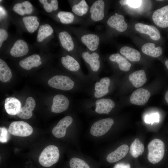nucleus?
Segmentation results:
<instances>
[{"instance_id": "obj_37", "label": "nucleus", "mask_w": 168, "mask_h": 168, "mask_svg": "<svg viewBox=\"0 0 168 168\" xmlns=\"http://www.w3.org/2000/svg\"><path fill=\"white\" fill-rule=\"evenodd\" d=\"M0 141L1 142H6L9 138V135L7 128L5 127H0Z\"/></svg>"}, {"instance_id": "obj_18", "label": "nucleus", "mask_w": 168, "mask_h": 168, "mask_svg": "<svg viewBox=\"0 0 168 168\" xmlns=\"http://www.w3.org/2000/svg\"><path fill=\"white\" fill-rule=\"evenodd\" d=\"M39 55L34 54L21 60L19 63L20 66L24 69L29 70L33 68L37 67L40 65L42 62Z\"/></svg>"}, {"instance_id": "obj_5", "label": "nucleus", "mask_w": 168, "mask_h": 168, "mask_svg": "<svg viewBox=\"0 0 168 168\" xmlns=\"http://www.w3.org/2000/svg\"><path fill=\"white\" fill-rule=\"evenodd\" d=\"M114 123L111 118L100 119L93 124L90 129L91 133L93 136L100 137L106 133L111 128Z\"/></svg>"}, {"instance_id": "obj_6", "label": "nucleus", "mask_w": 168, "mask_h": 168, "mask_svg": "<svg viewBox=\"0 0 168 168\" xmlns=\"http://www.w3.org/2000/svg\"><path fill=\"white\" fill-rule=\"evenodd\" d=\"M152 20L157 26L165 28L168 27V5L156 10L152 16Z\"/></svg>"}, {"instance_id": "obj_24", "label": "nucleus", "mask_w": 168, "mask_h": 168, "mask_svg": "<svg viewBox=\"0 0 168 168\" xmlns=\"http://www.w3.org/2000/svg\"><path fill=\"white\" fill-rule=\"evenodd\" d=\"M120 52L122 55L131 61H138L140 60L141 54L135 49L125 46L121 48Z\"/></svg>"}, {"instance_id": "obj_7", "label": "nucleus", "mask_w": 168, "mask_h": 168, "mask_svg": "<svg viewBox=\"0 0 168 168\" xmlns=\"http://www.w3.org/2000/svg\"><path fill=\"white\" fill-rule=\"evenodd\" d=\"M150 96V92L147 90L139 88L133 92L130 96V101L133 104L143 105L147 102Z\"/></svg>"}, {"instance_id": "obj_28", "label": "nucleus", "mask_w": 168, "mask_h": 168, "mask_svg": "<svg viewBox=\"0 0 168 168\" xmlns=\"http://www.w3.org/2000/svg\"><path fill=\"white\" fill-rule=\"evenodd\" d=\"M22 20L27 30L30 33L34 32L39 27V23L36 16H25Z\"/></svg>"}, {"instance_id": "obj_35", "label": "nucleus", "mask_w": 168, "mask_h": 168, "mask_svg": "<svg viewBox=\"0 0 168 168\" xmlns=\"http://www.w3.org/2000/svg\"><path fill=\"white\" fill-rule=\"evenodd\" d=\"M144 122L147 124H152L155 123H159L160 115L157 112L146 115L144 117Z\"/></svg>"}, {"instance_id": "obj_14", "label": "nucleus", "mask_w": 168, "mask_h": 168, "mask_svg": "<svg viewBox=\"0 0 168 168\" xmlns=\"http://www.w3.org/2000/svg\"><path fill=\"white\" fill-rule=\"evenodd\" d=\"M95 111L99 114L109 113L114 107L115 104L111 100L109 99H101L96 101Z\"/></svg>"}, {"instance_id": "obj_17", "label": "nucleus", "mask_w": 168, "mask_h": 168, "mask_svg": "<svg viewBox=\"0 0 168 168\" xmlns=\"http://www.w3.org/2000/svg\"><path fill=\"white\" fill-rule=\"evenodd\" d=\"M4 107L6 112L10 115L17 114L21 108L20 101L14 97L7 98L5 100Z\"/></svg>"}, {"instance_id": "obj_44", "label": "nucleus", "mask_w": 168, "mask_h": 168, "mask_svg": "<svg viewBox=\"0 0 168 168\" xmlns=\"http://www.w3.org/2000/svg\"><path fill=\"white\" fill-rule=\"evenodd\" d=\"M165 98L166 102L168 104V90L165 94Z\"/></svg>"}, {"instance_id": "obj_27", "label": "nucleus", "mask_w": 168, "mask_h": 168, "mask_svg": "<svg viewBox=\"0 0 168 168\" xmlns=\"http://www.w3.org/2000/svg\"><path fill=\"white\" fill-rule=\"evenodd\" d=\"M61 61L63 66L69 71H77L80 68V65L78 62L70 55L62 57Z\"/></svg>"}, {"instance_id": "obj_25", "label": "nucleus", "mask_w": 168, "mask_h": 168, "mask_svg": "<svg viewBox=\"0 0 168 168\" xmlns=\"http://www.w3.org/2000/svg\"><path fill=\"white\" fill-rule=\"evenodd\" d=\"M141 50L144 54L154 57H158L162 53L161 48L160 46L155 47V44L153 43L145 44L142 47Z\"/></svg>"}, {"instance_id": "obj_42", "label": "nucleus", "mask_w": 168, "mask_h": 168, "mask_svg": "<svg viewBox=\"0 0 168 168\" xmlns=\"http://www.w3.org/2000/svg\"><path fill=\"white\" fill-rule=\"evenodd\" d=\"M51 7L53 10H56L58 8V1L57 0H51L50 2Z\"/></svg>"}, {"instance_id": "obj_1", "label": "nucleus", "mask_w": 168, "mask_h": 168, "mask_svg": "<svg viewBox=\"0 0 168 168\" xmlns=\"http://www.w3.org/2000/svg\"><path fill=\"white\" fill-rule=\"evenodd\" d=\"M147 148V159L150 162L155 164L162 160L165 153V144L162 141L154 139L150 142Z\"/></svg>"}, {"instance_id": "obj_9", "label": "nucleus", "mask_w": 168, "mask_h": 168, "mask_svg": "<svg viewBox=\"0 0 168 168\" xmlns=\"http://www.w3.org/2000/svg\"><path fill=\"white\" fill-rule=\"evenodd\" d=\"M69 104V100L65 96L57 95L53 98L51 110L55 113H61L68 109Z\"/></svg>"}, {"instance_id": "obj_11", "label": "nucleus", "mask_w": 168, "mask_h": 168, "mask_svg": "<svg viewBox=\"0 0 168 168\" xmlns=\"http://www.w3.org/2000/svg\"><path fill=\"white\" fill-rule=\"evenodd\" d=\"M107 23L110 27L120 32L125 31L128 27V25L125 21L124 17L117 13L110 17Z\"/></svg>"}, {"instance_id": "obj_41", "label": "nucleus", "mask_w": 168, "mask_h": 168, "mask_svg": "<svg viewBox=\"0 0 168 168\" xmlns=\"http://www.w3.org/2000/svg\"><path fill=\"white\" fill-rule=\"evenodd\" d=\"M43 7L45 10L48 12H51L53 10L50 3H48L47 0L44 4Z\"/></svg>"}, {"instance_id": "obj_21", "label": "nucleus", "mask_w": 168, "mask_h": 168, "mask_svg": "<svg viewBox=\"0 0 168 168\" xmlns=\"http://www.w3.org/2000/svg\"><path fill=\"white\" fill-rule=\"evenodd\" d=\"M82 57L84 61L90 65L93 71L96 72L99 70L100 62L99 59V56L97 53L94 52L90 54L88 52H85L82 53Z\"/></svg>"}, {"instance_id": "obj_34", "label": "nucleus", "mask_w": 168, "mask_h": 168, "mask_svg": "<svg viewBox=\"0 0 168 168\" xmlns=\"http://www.w3.org/2000/svg\"><path fill=\"white\" fill-rule=\"evenodd\" d=\"M69 165L71 168H90L88 164L84 160L76 157L71 159Z\"/></svg>"}, {"instance_id": "obj_36", "label": "nucleus", "mask_w": 168, "mask_h": 168, "mask_svg": "<svg viewBox=\"0 0 168 168\" xmlns=\"http://www.w3.org/2000/svg\"><path fill=\"white\" fill-rule=\"evenodd\" d=\"M22 8L25 14H30L33 10V7L32 4L28 1H25L21 3Z\"/></svg>"}, {"instance_id": "obj_19", "label": "nucleus", "mask_w": 168, "mask_h": 168, "mask_svg": "<svg viewBox=\"0 0 168 168\" xmlns=\"http://www.w3.org/2000/svg\"><path fill=\"white\" fill-rule=\"evenodd\" d=\"M110 82L109 78L105 77L102 78L100 82L96 83L95 86L96 91L94 93V96L96 97H100L108 92Z\"/></svg>"}, {"instance_id": "obj_29", "label": "nucleus", "mask_w": 168, "mask_h": 168, "mask_svg": "<svg viewBox=\"0 0 168 168\" xmlns=\"http://www.w3.org/2000/svg\"><path fill=\"white\" fill-rule=\"evenodd\" d=\"M144 147L143 144L138 138H136L131 144L130 152L134 158H136L143 152Z\"/></svg>"}, {"instance_id": "obj_30", "label": "nucleus", "mask_w": 168, "mask_h": 168, "mask_svg": "<svg viewBox=\"0 0 168 168\" xmlns=\"http://www.w3.org/2000/svg\"><path fill=\"white\" fill-rule=\"evenodd\" d=\"M12 76L11 71L6 63L0 59V80L3 82L8 81Z\"/></svg>"}, {"instance_id": "obj_45", "label": "nucleus", "mask_w": 168, "mask_h": 168, "mask_svg": "<svg viewBox=\"0 0 168 168\" xmlns=\"http://www.w3.org/2000/svg\"><path fill=\"white\" fill-rule=\"evenodd\" d=\"M165 65L166 68L168 69V59H167L165 62Z\"/></svg>"}, {"instance_id": "obj_23", "label": "nucleus", "mask_w": 168, "mask_h": 168, "mask_svg": "<svg viewBox=\"0 0 168 168\" xmlns=\"http://www.w3.org/2000/svg\"><path fill=\"white\" fill-rule=\"evenodd\" d=\"M109 59L112 62L117 63L120 70L128 71L130 68L131 64L126 58L118 53L113 54L109 57Z\"/></svg>"}, {"instance_id": "obj_26", "label": "nucleus", "mask_w": 168, "mask_h": 168, "mask_svg": "<svg viewBox=\"0 0 168 168\" xmlns=\"http://www.w3.org/2000/svg\"><path fill=\"white\" fill-rule=\"evenodd\" d=\"M58 37L64 49L69 51L73 50L74 47V43L71 36L68 33L65 31L61 32L59 34Z\"/></svg>"}, {"instance_id": "obj_22", "label": "nucleus", "mask_w": 168, "mask_h": 168, "mask_svg": "<svg viewBox=\"0 0 168 168\" xmlns=\"http://www.w3.org/2000/svg\"><path fill=\"white\" fill-rule=\"evenodd\" d=\"M81 40L83 43L89 50L93 51L97 49L100 39L97 35L89 34L83 35L81 38Z\"/></svg>"}, {"instance_id": "obj_13", "label": "nucleus", "mask_w": 168, "mask_h": 168, "mask_svg": "<svg viewBox=\"0 0 168 168\" xmlns=\"http://www.w3.org/2000/svg\"><path fill=\"white\" fill-rule=\"evenodd\" d=\"M105 3L102 0H98L95 1L91 6L90 12L91 17L95 21L102 20L104 16Z\"/></svg>"}, {"instance_id": "obj_12", "label": "nucleus", "mask_w": 168, "mask_h": 168, "mask_svg": "<svg viewBox=\"0 0 168 168\" xmlns=\"http://www.w3.org/2000/svg\"><path fill=\"white\" fill-rule=\"evenodd\" d=\"M36 105L35 101L32 97L29 96L26 99L25 105L21 108L17 114L18 116L23 119H28L32 116V111Z\"/></svg>"}, {"instance_id": "obj_16", "label": "nucleus", "mask_w": 168, "mask_h": 168, "mask_svg": "<svg viewBox=\"0 0 168 168\" xmlns=\"http://www.w3.org/2000/svg\"><path fill=\"white\" fill-rule=\"evenodd\" d=\"M28 51V46L26 43L19 39L16 41L11 49L10 52L12 56L18 57L26 55Z\"/></svg>"}, {"instance_id": "obj_10", "label": "nucleus", "mask_w": 168, "mask_h": 168, "mask_svg": "<svg viewBox=\"0 0 168 168\" xmlns=\"http://www.w3.org/2000/svg\"><path fill=\"white\" fill-rule=\"evenodd\" d=\"M135 30L139 32L148 35L154 40H157L161 37L159 30L152 25H148L142 23H136L134 26Z\"/></svg>"}, {"instance_id": "obj_43", "label": "nucleus", "mask_w": 168, "mask_h": 168, "mask_svg": "<svg viewBox=\"0 0 168 168\" xmlns=\"http://www.w3.org/2000/svg\"><path fill=\"white\" fill-rule=\"evenodd\" d=\"M13 9L16 12L20 15L23 16L25 14L22 8H17L13 7Z\"/></svg>"}, {"instance_id": "obj_3", "label": "nucleus", "mask_w": 168, "mask_h": 168, "mask_svg": "<svg viewBox=\"0 0 168 168\" xmlns=\"http://www.w3.org/2000/svg\"><path fill=\"white\" fill-rule=\"evenodd\" d=\"M8 132L12 135L19 137H26L31 135L33 132L32 127L23 121L12 122L8 128Z\"/></svg>"}, {"instance_id": "obj_31", "label": "nucleus", "mask_w": 168, "mask_h": 168, "mask_svg": "<svg viewBox=\"0 0 168 168\" xmlns=\"http://www.w3.org/2000/svg\"><path fill=\"white\" fill-rule=\"evenodd\" d=\"M53 32L51 27L49 24H45L39 27L37 36V40L38 42H41Z\"/></svg>"}, {"instance_id": "obj_33", "label": "nucleus", "mask_w": 168, "mask_h": 168, "mask_svg": "<svg viewBox=\"0 0 168 168\" xmlns=\"http://www.w3.org/2000/svg\"><path fill=\"white\" fill-rule=\"evenodd\" d=\"M58 16L61 22L64 24L72 23L74 18V15L72 13L67 12L60 11L58 13Z\"/></svg>"}, {"instance_id": "obj_2", "label": "nucleus", "mask_w": 168, "mask_h": 168, "mask_svg": "<svg viewBox=\"0 0 168 168\" xmlns=\"http://www.w3.org/2000/svg\"><path fill=\"white\" fill-rule=\"evenodd\" d=\"M59 157L58 148L54 145H49L46 147L41 152L38 161L41 166L49 167L57 163Z\"/></svg>"}, {"instance_id": "obj_4", "label": "nucleus", "mask_w": 168, "mask_h": 168, "mask_svg": "<svg viewBox=\"0 0 168 168\" xmlns=\"http://www.w3.org/2000/svg\"><path fill=\"white\" fill-rule=\"evenodd\" d=\"M48 85L53 88L64 91H68L73 88L74 82L69 77L63 75H56L48 81Z\"/></svg>"}, {"instance_id": "obj_20", "label": "nucleus", "mask_w": 168, "mask_h": 168, "mask_svg": "<svg viewBox=\"0 0 168 168\" xmlns=\"http://www.w3.org/2000/svg\"><path fill=\"white\" fill-rule=\"evenodd\" d=\"M128 78L133 86L136 88L143 86L147 80L146 73L143 70L137 71L132 73L129 75Z\"/></svg>"}, {"instance_id": "obj_39", "label": "nucleus", "mask_w": 168, "mask_h": 168, "mask_svg": "<svg viewBox=\"0 0 168 168\" xmlns=\"http://www.w3.org/2000/svg\"><path fill=\"white\" fill-rule=\"evenodd\" d=\"M8 37V33L7 31L3 29H0V47H1L4 41L6 40Z\"/></svg>"}, {"instance_id": "obj_8", "label": "nucleus", "mask_w": 168, "mask_h": 168, "mask_svg": "<svg viewBox=\"0 0 168 168\" xmlns=\"http://www.w3.org/2000/svg\"><path fill=\"white\" fill-rule=\"evenodd\" d=\"M72 121V118L69 116H67L63 118L53 129V134L56 137L58 138L64 137L67 128L71 124Z\"/></svg>"}, {"instance_id": "obj_40", "label": "nucleus", "mask_w": 168, "mask_h": 168, "mask_svg": "<svg viewBox=\"0 0 168 168\" xmlns=\"http://www.w3.org/2000/svg\"><path fill=\"white\" fill-rule=\"evenodd\" d=\"M113 168H131V166L128 163H120L116 164Z\"/></svg>"}, {"instance_id": "obj_15", "label": "nucleus", "mask_w": 168, "mask_h": 168, "mask_svg": "<svg viewBox=\"0 0 168 168\" xmlns=\"http://www.w3.org/2000/svg\"><path fill=\"white\" fill-rule=\"evenodd\" d=\"M129 151V147L126 144H123L114 151L109 153L107 156L106 160L109 163H113L119 161L124 158Z\"/></svg>"}, {"instance_id": "obj_32", "label": "nucleus", "mask_w": 168, "mask_h": 168, "mask_svg": "<svg viewBox=\"0 0 168 168\" xmlns=\"http://www.w3.org/2000/svg\"><path fill=\"white\" fill-rule=\"evenodd\" d=\"M89 7L84 0H82L78 4L74 5L72 8V11L77 16H82L88 12Z\"/></svg>"}, {"instance_id": "obj_38", "label": "nucleus", "mask_w": 168, "mask_h": 168, "mask_svg": "<svg viewBox=\"0 0 168 168\" xmlns=\"http://www.w3.org/2000/svg\"><path fill=\"white\" fill-rule=\"evenodd\" d=\"M142 1L141 0H126V5L133 8H138L141 6Z\"/></svg>"}]
</instances>
